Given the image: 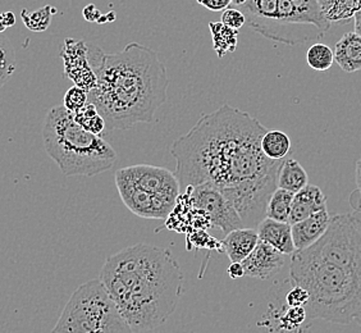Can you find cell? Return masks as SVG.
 <instances>
[{
  "mask_svg": "<svg viewBox=\"0 0 361 333\" xmlns=\"http://www.w3.org/2000/svg\"><path fill=\"white\" fill-rule=\"evenodd\" d=\"M267 131L247 111L229 104L204 114L171 146L180 188L210 185L231 202L247 193L278 188L283 160L263 153L260 143Z\"/></svg>",
  "mask_w": 361,
  "mask_h": 333,
  "instance_id": "6da1fadb",
  "label": "cell"
},
{
  "mask_svg": "<svg viewBox=\"0 0 361 333\" xmlns=\"http://www.w3.org/2000/svg\"><path fill=\"white\" fill-rule=\"evenodd\" d=\"M99 278L135 333L154 331L171 318L185 282L171 249L150 243L106 258Z\"/></svg>",
  "mask_w": 361,
  "mask_h": 333,
  "instance_id": "7a4b0ae2",
  "label": "cell"
},
{
  "mask_svg": "<svg viewBox=\"0 0 361 333\" xmlns=\"http://www.w3.org/2000/svg\"><path fill=\"white\" fill-rule=\"evenodd\" d=\"M91 67L97 86L89 91L109 130H128L137 123H152L155 111L167 100L169 78L157 52L130 42L118 53L91 50Z\"/></svg>",
  "mask_w": 361,
  "mask_h": 333,
  "instance_id": "3957f363",
  "label": "cell"
},
{
  "mask_svg": "<svg viewBox=\"0 0 361 333\" xmlns=\"http://www.w3.org/2000/svg\"><path fill=\"white\" fill-rule=\"evenodd\" d=\"M290 282L309 292L305 309L312 320L348 326L361 314L360 270L323 262L305 250H296L291 255Z\"/></svg>",
  "mask_w": 361,
  "mask_h": 333,
  "instance_id": "277c9868",
  "label": "cell"
},
{
  "mask_svg": "<svg viewBox=\"0 0 361 333\" xmlns=\"http://www.w3.org/2000/svg\"><path fill=\"white\" fill-rule=\"evenodd\" d=\"M42 140L49 157L67 177L103 174L118 159L113 146L102 136L84 130L64 105L48 111Z\"/></svg>",
  "mask_w": 361,
  "mask_h": 333,
  "instance_id": "5b68a950",
  "label": "cell"
},
{
  "mask_svg": "<svg viewBox=\"0 0 361 333\" xmlns=\"http://www.w3.org/2000/svg\"><path fill=\"white\" fill-rule=\"evenodd\" d=\"M240 11L255 32L287 45L319 40L332 25L317 0H247Z\"/></svg>",
  "mask_w": 361,
  "mask_h": 333,
  "instance_id": "8992f818",
  "label": "cell"
},
{
  "mask_svg": "<svg viewBox=\"0 0 361 333\" xmlns=\"http://www.w3.org/2000/svg\"><path fill=\"white\" fill-rule=\"evenodd\" d=\"M116 185L126 207L146 219H167L180 195L174 172L150 164L118 169Z\"/></svg>",
  "mask_w": 361,
  "mask_h": 333,
  "instance_id": "52a82bcc",
  "label": "cell"
},
{
  "mask_svg": "<svg viewBox=\"0 0 361 333\" xmlns=\"http://www.w3.org/2000/svg\"><path fill=\"white\" fill-rule=\"evenodd\" d=\"M51 333H135L100 278L77 287Z\"/></svg>",
  "mask_w": 361,
  "mask_h": 333,
  "instance_id": "ba28073f",
  "label": "cell"
},
{
  "mask_svg": "<svg viewBox=\"0 0 361 333\" xmlns=\"http://www.w3.org/2000/svg\"><path fill=\"white\" fill-rule=\"evenodd\" d=\"M191 205L197 209L212 227L222 229L227 235L231 231L243 229V224L236 209L224 198V195L210 185H200L185 190Z\"/></svg>",
  "mask_w": 361,
  "mask_h": 333,
  "instance_id": "9c48e42d",
  "label": "cell"
},
{
  "mask_svg": "<svg viewBox=\"0 0 361 333\" xmlns=\"http://www.w3.org/2000/svg\"><path fill=\"white\" fill-rule=\"evenodd\" d=\"M66 76L84 90H92L97 86V75L89 59V45L82 40L67 39L62 53Z\"/></svg>",
  "mask_w": 361,
  "mask_h": 333,
  "instance_id": "30bf717a",
  "label": "cell"
},
{
  "mask_svg": "<svg viewBox=\"0 0 361 333\" xmlns=\"http://www.w3.org/2000/svg\"><path fill=\"white\" fill-rule=\"evenodd\" d=\"M287 257L269 243L260 241L250 255L241 262L245 276L257 279H271L283 270Z\"/></svg>",
  "mask_w": 361,
  "mask_h": 333,
  "instance_id": "8fae6325",
  "label": "cell"
},
{
  "mask_svg": "<svg viewBox=\"0 0 361 333\" xmlns=\"http://www.w3.org/2000/svg\"><path fill=\"white\" fill-rule=\"evenodd\" d=\"M283 310H269L263 318V326L274 333H306L313 320L304 306H287Z\"/></svg>",
  "mask_w": 361,
  "mask_h": 333,
  "instance_id": "7c38bea8",
  "label": "cell"
},
{
  "mask_svg": "<svg viewBox=\"0 0 361 333\" xmlns=\"http://www.w3.org/2000/svg\"><path fill=\"white\" fill-rule=\"evenodd\" d=\"M331 223V215L326 209L307 217L304 221L291 224L292 238L295 249L304 250L317 243L326 234Z\"/></svg>",
  "mask_w": 361,
  "mask_h": 333,
  "instance_id": "4fadbf2b",
  "label": "cell"
},
{
  "mask_svg": "<svg viewBox=\"0 0 361 333\" xmlns=\"http://www.w3.org/2000/svg\"><path fill=\"white\" fill-rule=\"evenodd\" d=\"M326 209V198L323 191L315 185H306L296 194L293 195L291 213H290V224L304 221L307 217Z\"/></svg>",
  "mask_w": 361,
  "mask_h": 333,
  "instance_id": "5bb4252c",
  "label": "cell"
},
{
  "mask_svg": "<svg viewBox=\"0 0 361 333\" xmlns=\"http://www.w3.org/2000/svg\"><path fill=\"white\" fill-rule=\"evenodd\" d=\"M257 232L260 241L269 243L273 248H276L288 257H291L296 251L292 238L291 224L288 222H279L265 217L264 219L257 224Z\"/></svg>",
  "mask_w": 361,
  "mask_h": 333,
  "instance_id": "9a60e30c",
  "label": "cell"
},
{
  "mask_svg": "<svg viewBox=\"0 0 361 333\" xmlns=\"http://www.w3.org/2000/svg\"><path fill=\"white\" fill-rule=\"evenodd\" d=\"M257 243V229L243 227L228 232L222 241V246L231 263H241L250 255Z\"/></svg>",
  "mask_w": 361,
  "mask_h": 333,
  "instance_id": "2e32d148",
  "label": "cell"
},
{
  "mask_svg": "<svg viewBox=\"0 0 361 333\" xmlns=\"http://www.w3.org/2000/svg\"><path fill=\"white\" fill-rule=\"evenodd\" d=\"M334 62L348 73L361 70V36L357 32H348L334 47Z\"/></svg>",
  "mask_w": 361,
  "mask_h": 333,
  "instance_id": "e0dca14e",
  "label": "cell"
},
{
  "mask_svg": "<svg viewBox=\"0 0 361 333\" xmlns=\"http://www.w3.org/2000/svg\"><path fill=\"white\" fill-rule=\"evenodd\" d=\"M326 21L346 23L354 20L361 7V0H317Z\"/></svg>",
  "mask_w": 361,
  "mask_h": 333,
  "instance_id": "ac0fdd59",
  "label": "cell"
},
{
  "mask_svg": "<svg viewBox=\"0 0 361 333\" xmlns=\"http://www.w3.org/2000/svg\"><path fill=\"white\" fill-rule=\"evenodd\" d=\"M309 183V177L304 166L296 159L283 160L278 174V188L296 194Z\"/></svg>",
  "mask_w": 361,
  "mask_h": 333,
  "instance_id": "d6986e66",
  "label": "cell"
},
{
  "mask_svg": "<svg viewBox=\"0 0 361 333\" xmlns=\"http://www.w3.org/2000/svg\"><path fill=\"white\" fill-rule=\"evenodd\" d=\"M262 150L271 160H283L286 155L290 153L291 140L285 132L278 130H268L265 132L262 143Z\"/></svg>",
  "mask_w": 361,
  "mask_h": 333,
  "instance_id": "ffe728a7",
  "label": "cell"
},
{
  "mask_svg": "<svg viewBox=\"0 0 361 333\" xmlns=\"http://www.w3.org/2000/svg\"><path fill=\"white\" fill-rule=\"evenodd\" d=\"M209 28L213 37V48L219 58L236 50L237 30L224 26L222 22H210Z\"/></svg>",
  "mask_w": 361,
  "mask_h": 333,
  "instance_id": "44dd1931",
  "label": "cell"
},
{
  "mask_svg": "<svg viewBox=\"0 0 361 333\" xmlns=\"http://www.w3.org/2000/svg\"><path fill=\"white\" fill-rule=\"evenodd\" d=\"M293 193L278 188L273 194L267 205L265 217L279 222H288L290 213H291Z\"/></svg>",
  "mask_w": 361,
  "mask_h": 333,
  "instance_id": "7402d4cb",
  "label": "cell"
},
{
  "mask_svg": "<svg viewBox=\"0 0 361 333\" xmlns=\"http://www.w3.org/2000/svg\"><path fill=\"white\" fill-rule=\"evenodd\" d=\"M73 119L84 130L97 136H100L106 128L105 119L102 117L97 107L90 102H87L80 111L73 113Z\"/></svg>",
  "mask_w": 361,
  "mask_h": 333,
  "instance_id": "603a6c76",
  "label": "cell"
},
{
  "mask_svg": "<svg viewBox=\"0 0 361 333\" xmlns=\"http://www.w3.org/2000/svg\"><path fill=\"white\" fill-rule=\"evenodd\" d=\"M17 68V58L12 42L8 36L0 34V89L13 76Z\"/></svg>",
  "mask_w": 361,
  "mask_h": 333,
  "instance_id": "cb8c5ba5",
  "label": "cell"
},
{
  "mask_svg": "<svg viewBox=\"0 0 361 333\" xmlns=\"http://www.w3.org/2000/svg\"><path fill=\"white\" fill-rule=\"evenodd\" d=\"M306 62L314 71L326 72L334 63V50L326 44L315 42L306 52Z\"/></svg>",
  "mask_w": 361,
  "mask_h": 333,
  "instance_id": "d4e9b609",
  "label": "cell"
},
{
  "mask_svg": "<svg viewBox=\"0 0 361 333\" xmlns=\"http://www.w3.org/2000/svg\"><path fill=\"white\" fill-rule=\"evenodd\" d=\"M56 13V9L51 6L39 8L30 12L28 9H22V21L25 26L32 32H44L50 26L51 16Z\"/></svg>",
  "mask_w": 361,
  "mask_h": 333,
  "instance_id": "484cf974",
  "label": "cell"
},
{
  "mask_svg": "<svg viewBox=\"0 0 361 333\" xmlns=\"http://www.w3.org/2000/svg\"><path fill=\"white\" fill-rule=\"evenodd\" d=\"M89 102V94L87 91L78 87V86H72L71 89L67 90L64 99H63V105L67 111H70L71 113H76L80 111L82 107L86 105V103Z\"/></svg>",
  "mask_w": 361,
  "mask_h": 333,
  "instance_id": "4316f807",
  "label": "cell"
},
{
  "mask_svg": "<svg viewBox=\"0 0 361 333\" xmlns=\"http://www.w3.org/2000/svg\"><path fill=\"white\" fill-rule=\"evenodd\" d=\"M292 285V284H291ZM310 295L304 287L298 285H292L291 289L287 291L285 296V304L287 306H304L309 303Z\"/></svg>",
  "mask_w": 361,
  "mask_h": 333,
  "instance_id": "83f0119b",
  "label": "cell"
},
{
  "mask_svg": "<svg viewBox=\"0 0 361 333\" xmlns=\"http://www.w3.org/2000/svg\"><path fill=\"white\" fill-rule=\"evenodd\" d=\"M221 22L232 30H240L246 23V18L238 8H227L223 11Z\"/></svg>",
  "mask_w": 361,
  "mask_h": 333,
  "instance_id": "f1b7e54d",
  "label": "cell"
},
{
  "mask_svg": "<svg viewBox=\"0 0 361 333\" xmlns=\"http://www.w3.org/2000/svg\"><path fill=\"white\" fill-rule=\"evenodd\" d=\"M355 182L356 190L350 196L348 202L354 209V212H361V158L356 162V171H355Z\"/></svg>",
  "mask_w": 361,
  "mask_h": 333,
  "instance_id": "f546056e",
  "label": "cell"
},
{
  "mask_svg": "<svg viewBox=\"0 0 361 333\" xmlns=\"http://www.w3.org/2000/svg\"><path fill=\"white\" fill-rule=\"evenodd\" d=\"M197 3H200L202 6L213 12H216V11L227 9L231 4V0H197Z\"/></svg>",
  "mask_w": 361,
  "mask_h": 333,
  "instance_id": "4dcf8cb0",
  "label": "cell"
},
{
  "mask_svg": "<svg viewBox=\"0 0 361 333\" xmlns=\"http://www.w3.org/2000/svg\"><path fill=\"white\" fill-rule=\"evenodd\" d=\"M228 276L232 279H238V278L245 276V271H243V264L241 263H231L228 267Z\"/></svg>",
  "mask_w": 361,
  "mask_h": 333,
  "instance_id": "1f68e13d",
  "label": "cell"
},
{
  "mask_svg": "<svg viewBox=\"0 0 361 333\" xmlns=\"http://www.w3.org/2000/svg\"><path fill=\"white\" fill-rule=\"evenodd\" d=\"M84 17L89 22L100 21V13H99V11L95 8V6H92V4L85 8Z\"/></svg>",
  "mask_w": 361,
  "mask_h": 333,
  "instance_id": "d6a6232c",
  "label": "cell"
},
{
  "mask_svg": "<svg viewBox=\"0 0 361 333\" xmlns=\"http://www.w3.org/2000/svg\"><path fill=\"white\" fill-rule=\"evenodd\" d=\"M3 16V21H4V25L8 28H12L16 25V16H14L13 12L12 11H7V12H3L1 13Z\"/></svg>",
  "mask_w": 361,
  "mask_h": 333,
  "instance_id": "836d02e7",
  "label": "cell"
},
{
  "mask_svg": "<svg viewBox=\"0 0 361 333\" xmlns=\"http://www.w3.org/2000/svg\"><path fill=\"white\" fill-rule=\"evenodd\" d=\"M355 32H357L361 36V7L357 13L355 14Z\"/></svg>",
  "mask_w": 361,
  "mask_h": 333,
  "instance_id": "e575fe53",
  "label": "cell"
},
{
  "mask_svg": "<svg viewBox=\"0 0 361 333\" xmlns=\"http://www.w3.org/2000/svg\"><path fill=\"white\" fill-rule=\"evenodd\" d=\"M7 30V26L4 25V21H3V16L0 13V34H4V31Z\"/></svg>",
  "mask_w": 361,
  "mask_h": 333,
  "instance_id": "d590c367",
  "label": "cell"
},
{
  "mask_svg": "<svg viewBox=\"0 0 361 333\" xmlns=\"http://www.w3.org/2000/svg\"><path fill=\"white\" fill-rule=\"evenodd\" d=\"M246 1H247V0H231V3H232L233 6H236V7H243Z\"/></svg>",
  "mask_w": 361,
  "mask_h": 333,
  "instance_id": "8d00e7d4",
  "label": "cell"
},
{
  "mask_svg": "<svg viewBox=\"0 0 361 333\" xmlns=\"http://www.w3.org/2000/svg\"><path fill=\"white\" fill-rule=\"evenodd\" d=\"M356 320V322H357V323H359V326H360V327H361V314H360V315H359V317H357V318H356V320Z\"/></svg>",
  "mask_w": 361,
  "mask_h": 333,
  "instance_id": "74e56055",
  "label": "cell"
}]
</instances>
